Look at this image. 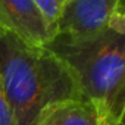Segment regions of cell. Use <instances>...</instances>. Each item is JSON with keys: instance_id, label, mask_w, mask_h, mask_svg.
<instances>
[{"instance_id": "5", "label": "cell", "mask_w": 125, "mask_h": 125, "mask_svg": "<svg viewBox=\"0 0 125 125\" xmlns=\"http://www.w3.org/2000/svg\"><path fill=\"white\" fill-rule=\"evenodd\" d=\"M37 125H104L97 107L85 97L52 106Z\"/></svg>"}, {"instance_id": "2", "label": "cell", "mask_w": 125, "mask_h": 125, "mask_svg": "<svg viewBox=\"0 0 125 125\" xmlns=\"http://www.w3.org/2000/svg\"><path fill=\"white\" fill-rule=\"evenodd\" d=\"M44 47L68 65L104 125H112V107L125 72V37L112 28L85 38L56 34Z\"/></svg>"}, {"instance_id": "4", "label": "cell", "mask_w": 125, "mask_h": 125, "mask_svg": "<svg viewBox=\"0 0 125 125\" xmlns=\"http://www.w3.org/2000/svg\"><path fill=\"white\" fill-rule=\"evenodd\" d=\"M0 27L38 47L54 37L34 0H0Z\"/></svg>"}, {"instance_id": "6", "label": "cell", "mask_w": 125, "mask_h": 125, "mask_svg": "<svg viewBox=\"0 0 125 125\" xmlns=\"http://www.w3.org/2000/svg\"><path fill=\"white\" fill-rule=\"evenodd\" d=\"M109 28L115 30L116 32L125 37V16L115 12L113 16L110 18ZM124 124H125V72L112 107V125H124Z\"/></svg>"}, {"instance_id": "3", "label": "cell", "mask_w": 125, "mask_h": 125, "mask_svg": "<svg viewBox=\"0 0 125 125\" xmlns=\"http://www.w3.org/2000/svg\"><path fill=\"white\" fill-rule=\"evenodd\" d=\"M118 0H69L57 21L56 34L85 38L109 28Z\"/></svg>"}, {"instance_id": "9", "label": "cell", "mask_w": 125, "mask_h": 125, "mask_svg": "<svg viewBox=\"0 0 125 125\" xmlns=\"http://www.w3.org/2000/svg\"><path fill=\"white\" fill-rule=\"evenodd\" d=\"M116 13L125 16V0H118L116 2Z\"/></svg>"}, {"instance_id": "1", "label": "cell", "mask_w": 125, "mask_h": 125, "mask_svg": "<svg viewBox=\"0 0 125 125\" xmlns=\"http://www.w3.org/2000/svg\"><path fill=\"white\" fill-rule=\"evenodd\" d=\"M0 80L16 125H37L52 106L85 97L63 60L9 31L0 34Z\"/></svg>"}, {"instance_id": "7", "label": "cell", "mask_w": 125, "mask_h": 125, "mask_svg": "<svg viewBox=\"0 0 125 125\" xmlns=\"http://www.w3.org/2000/svg\"><path fill=\"white\" fill-rule=\"evenodd\" d=\"M34 2H35L37 8L40 9V12L43 13L50 30L56 35V28H57V21H59L60 12L69 0H34Z\"/></svg>"}, {"instance_id": "11", "label": "cell", "mask_w": 125, "mask_h": 125, "mask_svg": "<svg viewBox=\"0 0 125 125\" xmlns=\"http://www.w3.org/2000/svg\"><path fill=\"white\" fill-rule=\"evenodd\" d=\"M124 125H125V124H124Z\"/></svg>"}, {"instance_id": "10", "label": "cell", "mask_w": 125, "mask_h": 125, "mask_svg": "<svg viewBox=\"0 0 125 125\" xmlns=\"http://www.w3.org/2000/svg\"><path fill=\"white\" fill-rule=\"evenodd\" d=\"M3 31H5V30H3V28H2V27H0V34H2V32H3Z\"/></svg>"}, {"instance_id": "8", "label": "cell", "mask_w": 125, "mask_h": 125, "mask_svg": "<svg viewBox=\"0 0 125 125\" xmlns=\"http://www.w3.org/2000/svg\"><path fill=\"white\" fill-rule=\"evenodd\" d=\"M0 125H16L13 113L10 110L9 102L6 99V94L3 90L2 80H0Z\"/></svg>"}]
</instances>
